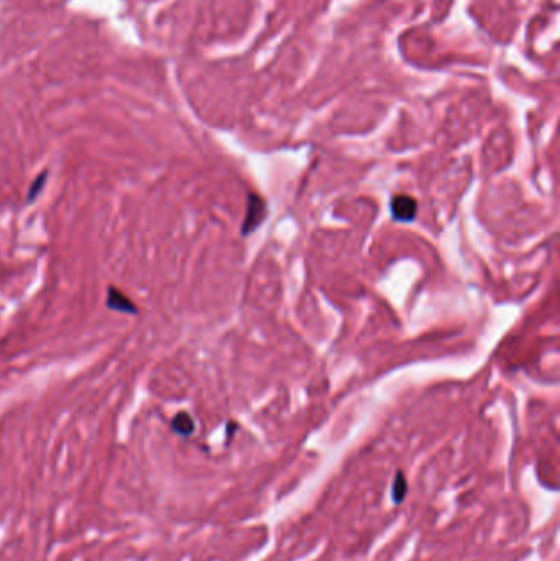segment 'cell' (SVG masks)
<instances>
[{"instance_id":"6da1fadb","label":"cell","mask_w":560,"mask_h":561,"mask_svg":"<svg viewBox=\"0 0 560 561\" xmlns=\"http://www.w3.org/2000/svg\"><path fill=\"white\" fill-rule=\"evenodd\" d=\"M389 209H391L393 218L398 222H413L418 214V202L411 195H394Z\"/></svg>"},{"instance_id":"7a4b0ae2","label":"cell","mask_w":560,"mask_h":561,"mask_svg":"<svg viewBox=\"0 0 560 561\" xmlns=\"http://www.w3.org/2000/svg\"><path fill=\"white\" fill-rule=\"evenodd\" d=\"M264 214H267V210H264L263 200L257 197V195H250L247 217H245V222H243V235L253 232V230L257 228L260 223H262V220L264 218Z\"/></svg>"},{"instance_id":"3957f363","label":"cell","mask_w":560,"mask_h":561,"mask_svg":"<svg viewBox=\"0 0 560 561\" xmlns=\"http://www.w3.org/2000/svg\"><path fill=\"white\" fill-rule=\"evenodd\" d=\"M107 307L112 310H118V312L123 314H137V305H135L127 295L120 292V290L115 288H109Z\"/></svg>"},{"instance_id":"277c9868","label":"cell","mask_w":560,"mask_h":561,"mask_svg":"<svg viewBox=\"0 0 560 561\" xmlns=\"http://www.w3.org/2000/svg\"><path fill=\"white\" fill-rule=\"evenodd\" d=\"M171 427L176 433L183 435V437H188V435H191L194 432V420L189 414L179 412L176 417L173 419Z\"/></svg>"},{"instance_id":"5b68a950","label":"cell","mask_w":560,"mask_h":561,"mask_svg":"<svg viewBox=\"0 0 560 561\" xmlns=\"http://www.w3.org/2000/svg\"><path fill=\"white\" fill-rule=\"evenodd\" d=\"M47 179H48V173L47 171H43L42 174H38V178L35 179L32 186H30L28 197H27L28 202H33V200L38 197V194L42 192L43 187H44V184H47Z\"/></svg>"},{"instance_id":"8992f818","label":"cell","mask_w":560,"mask_h":561,"mask_svg":"<svg viewBox=\"0 0 560 561\" xmlns=\"http://www.w3.org/2000/svg\"><path fill=\"white\" fill-rule=\"evenodd\" d=\"M406 491H408L406 478H404L403 473H398L396 481H394V486H393L394 503H401V500L404 499V495H406Z\"/></svg>"}]
</instances>
